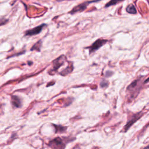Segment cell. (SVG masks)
<instances>
[{"mask_svg":"<svg viewBox=\"0 0 149 149\" xmlns=\"http://www.w3.org/2000/svg\"><path fill=\"white\" fill-rule=\"evenodd\" d=\"M126 10L127 11V12H128L129 13H131V14H136L137 13V10L136 9V8L133 4L129 5L126 8Z\"/></svg>","mask_w":149,"mask_h":149,"instance_id":"cell-7","label":"cell"},{"mask_svg":"<svg viewBox=\"0 0 149 149\" xmlns=\"http://www.w3.org/2000/svg\"><path fill=\"white\" fill-rule=\"evenodd\" d=\"M144 149H149V147H148V146H147V147H146V148H144Z\"/></svg>","mask_w":149,"mask_h":149,"instance_id":"cell-11","label":"cell"},{"mask_svg":"<svg viewBox=\"0 0 149 149\" xmlns=\"http://www.w3.org/2000/svg\"><path fill=\"white\" fill-rule=\"evenodd\" d=\"M41 45V40H39L37 42H36L31 48V51L33 50H37L38 51H40V48Z\"/></svg>","mask_w":149,"mask_h":149,"instance_id":"cell-8","label":"cell"},{"mask_svg":"<svg viewBox=\"0 0 149 149\" xmlns=\"http://www.w3.org/2000/svg\"><path fill=\"white\" fill-rule=\"evenodd\" d=\"M66 59L63 55L59 57L56 59L54 61V67L55 69H57L59 68L60 66H62L64 62V60Z\"/></svg>","mask_w":149,"mask_h":149,"instance_id":"cell-5","label":"cell"},{"mask_svg":"<svg viewBox=\"0 0 149 149\" xmlns=\"http://www.w3.org/2000/svg\"><path fill=\"white\" fill-rule=\"evenodd\" d=\"M12 104L16 107H20L21 105V101L20 98L16 95H12L11 97Z\"/></svg>","mask_w":149,"mask_h":149,"instance_id":"cell-6","label":"cell"},{"mask_svg":"<svg viewBox=\"0 0 149 149\" xmlns=\"http://www.w3.org/2000/svg\"><path fill=\"white\" fill-rule=\"evenodd\" d=\"M108 42V40L106 39H103V38H99L91 46L87 47V48L89 49L90 53L91 54V52H95L96 50L99 49L101 47L105 44Z\"/></svg>","mask_w":149,"mask_h":149,"instance_id":"cell-2","label":"cell"},{"mask_svg":"<svg viewBox=\"0 0 149 149\" xmlns=\"http://www.w3.org/2000/svg\"><path fill=\"white\" fill-rule=\"evenodd\" d=\"M101 0H92V1H84L80 4H79L78 5L74 6L69 13L73 15L74 14L76 13L77 12H81L83 11H84V10H86V9L87 8V6L93 2H96L98 1H100Z\"/></svg>","mask_w":149,"mask_h":149,"instance_id":"cell-1","label":"cell"},{"mask_svg":"<svg viewBox=\"0 0 149 149\" xmlns=\"http://www.w3.org/2000/svg\"><path fill=\"white\" fill-rule=\"evenodd\" d=\"M8 19H0V26L2 25H3L6 24L8 22Z\"/></svg>","mask_w":149,"mask_h":149,"instance_id":"cell-10","label":"cell"},{"mask_svg":"<svg viewBox=\"0 0 149 149\" xmlns=\"http://www.w3.org/2000/svg\"><path fill=\"white\" fill-rule=\"evenodd\" d=\"M50 143L53 149H63L65 147V145L60 138L55 139Z\"/></svg>","mask_w":149,"mask_h":149,"instance_id":"cell-4","label":"cell"},{"mask_svg":"<svg viewBox=\"0 0 149 149\" xmlns=\"http://www.w3.org/2000/svg\"><path fill=\"white\" fill-rule=\"evenodd\" d=\"M47 25L45 23H43L42 24H40L37 27H35L31 29H29L26 30L24 32V35L25 36H34L36 34H39L41 30L43 29L44 27H45Z\"/></svg>","mask_w":149,"mask_h":149,"instance_id":"cell-3","label":"cell"},{"mask_svg":"<svg viewBox=\"0 0 149 149\" xmlns=\"http://www.w3.org/2000/svg\"><path fill=\"white\" fill-rule=\"evenodd\" d=\"M124 0H111L110 1H109L107 3H106L105 5V7H109L111 6L112 5H115L118 3H119L121 1H123Z\"/></svg>","mask_w":149,"mask_h":149,"instance_id":"cell-9","label":"cell"}]
</instances>
